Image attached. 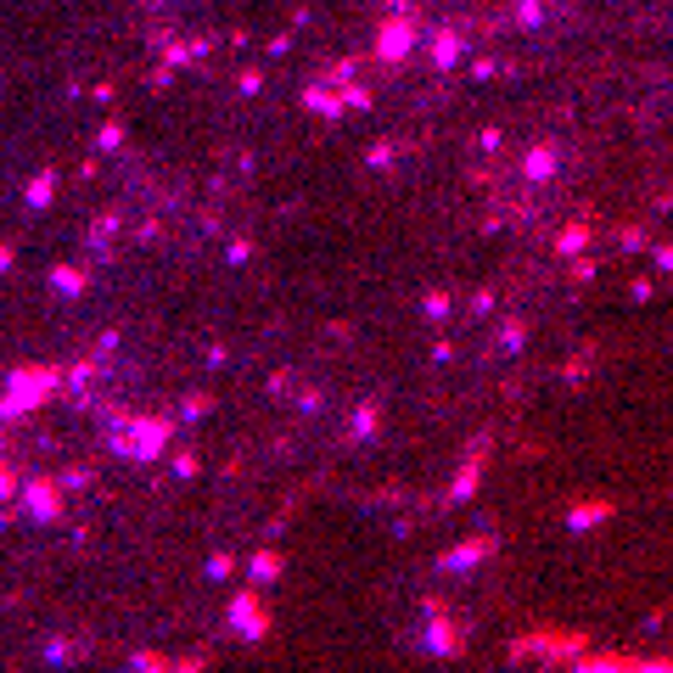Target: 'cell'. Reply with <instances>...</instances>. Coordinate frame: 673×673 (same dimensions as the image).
<instances>
[{
    "label": "cell",
    "instance_id": "5",
    "mask_svg": "<svg viewBox=\"0 0 673 673\" xmlns=\"http://www.w3.org/2000/svg\"><path fill=\"white\" fill-rule=\"evenodd\" d=\"M477 488H483V460H466V466H460V477H455V488H449V505H466L477 494Z\"/></svg>",
    "mask_w": 673,
    "mask_h": 673
},
{
    "label": "cell",
    "instance_id": "3",
    "mask_svg": "<svg viewBox=\"0 0 673 673\" xmlns=\"http://www.w3.org/2000/svg\"><path fill=\"white\" fill-rule=\"evenodd\" d=\"M230 629H236V634H247V640H264V629H270V617H264L258 595H236V601H230Z\"/></svg>",
    "mask_w": 673,
    "mask_h": 673
},
{
    "label": "cell",
    "instance_id": "11",
    "mask_svg": "<svg viewBox=\"0 0 673 673\" xmlns=\"http://www.w3.org/2000/svg\"><path fill=\"white\" fill-rule=\"evenodd\" d=\"M174 673H202V662H180V668H174Z\"/></svg>",
    "mask_w": 673,
    "mask_h": 673
},
{
    "label": "cell",
    "instance_id": "6",
    "mask_svg": "<svg viewBox=\"0 0 673 673\" xmlns=\"http://www.w3.org/2000/svg\"><path fill=\"white\" fill-rule=\"evenodd\" d=\"M253 578H258V584L281 578V556H270V550H264V556H253Z\"/></svg>",
    "mask_w": 673,
    "mask_h": 673
},
{
    "label": "cell",
    "instance_id": "1",
    "mask_svg": "<svg viewBox=\"0 0 673 673\" xmlns=\"http://www.w3.org/2000/svg\"><path fill=\"white\" fill-rule=\"evenodd\" d=\"M421 640H427L432 657H460V645H466V629H460V623H449L438 601H427V629H421Z\"/></svg>",
    "mask_w": 673,
    "mask_h": 673
},
{
    "label": "cell",
    "instance_id": "7",
    "mask_svg": "<svg viewBox=\"0 0 673 673\" xmlns=\"http://www.w3.org/2000/svg\"><path fill=\"white\" fill-rule=\"evenodd\" d=\"M573 673H629V662H606V657H595V662H578Z\"/></svg>",
    "mask_w": 673,
    "mask_h": 673
},
{
    "label": "cell",
    "instance_id": "2",
    "mask_svg": "<svg viewBox=\"0 0 673 673\" xmlns=\"http://www.w3.org/2000/svg\"><path fill=\"white\" fill-rule=\"evenodd\" d=\"M494 550H500V539H494V533H477V539H460L455 550H444L438 567H444V573H477Z\"/></svg>",
    "mask_w": 673,
    "mask_h": 673
},
{
    "label": "cell",
    "instance_id": "8",
    "mask_svg": "<svg viewBox=\"0 0 673 673\" xmlns=\"http://www.w3.org/2000/svg\"><path fill=\"white\" fill-rule=\"evenodd\" d=\"M354 432H359V438H371V432H376V410H371V404L354 416Z\"/></svg>",
    "mask_w": 673,
    "mask_h": 673
},
{
    "label": "cell",
    "instance_id": "9",
    "mask_svg": "<svg viewBox=\"0 0 673 673\" xmlns=\"http://www.w3.org/2000/svg\"><path fill=\"white\" fill-rule=\"evenodd\" d=\"M629 673H673V662H629Z\"/></svg>",
    "mask_w": 673,
    "mask_h": 673
},
{
    "label": "cell",
    "instance_id": "10",
    "mask_svg": "<svg viewBox=\"0 0 673 673\" xmlns=\"http://www.w3.org/2000/svg\"><path fill=\"white\" fill-rule=\"evenodd\" d=\"M135 668H141V673H163V662H158V657H141Z\"/></svg>",
    "mask_w": 673,
    "mask_h": 673
},
{
    "label": "cell",
    "instance_id": "4",
    "mask_svg": "<svg viewBox=\"0 0 673 673\" xmlns=\"http://www.w3.org/2000/svg\"><path fill=\"white\" fill-rule=\"evenodd\" d=\"M606 516H612V500H584L561 516V522H567V533H589V528H601Z\"/></svg>",
    "mask_w": 673,
    "mask_h": 673
}]
</instances>
